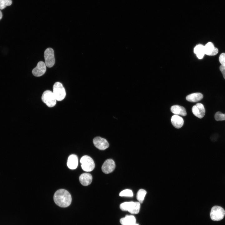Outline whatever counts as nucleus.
<instances>
[{
    "mask_svg": "<svg viewBox=\"0 0 225 225\" xmlns=\"http://www.w3.org/2000/svg\"><path fill=\"white\" fill-rule=\"evenodd\" d=\"M214 117L217 121L225 120V114L222 113L220 112H218L215 114Z\"/></svg>",
    "mask_w": 225,
    "mask_h": 225,
    "instance_id": "obj_23",
    "label": "nucleus"
},
{
    "mask_svg": "<svg viewBox=\"0 0 225 225\" xmlns=\"http://www.w3.org/2000/svg\"><path fill=\"white\" fill-rule=\"evenodd\" d=\"M171 121L172 125L177 128H179L183 125V119L178 115H175L171 118Z\"/></svg>",
    "mask_w": 225,
    "mask_h": 225,
    "instance_id": "obj_14",
    "label": "nucleus"
},
{
    "mask_svg": "<svg viewBox=\"0 0 225 225\" xmlns=\"http://www.w3.org/2000/svg\"><path fill=\"white\" fill-rule=\"evenodd\" d=\"M205 54L208 56H214L218 52V49L215 47L211 42H209L204 46Z\"/></svg>",
    "mask_w": 225,
    "mask_h": 225,
    "instance_id": "obj_11",
    "label": "nucleus"
},
{
    "mask_svg": "<svg viewBox=\"0 0 225 225\" xmlns=\"http://www.w3.org/2000/svg\"><path fill=\"white\" fill-rule=\"evenodd\" d=\"M203 98V95L199 92H196L190 94L186 97V99L192 102H198L202 100Z\"/></svg>",
    "mask_w": 225,
    "mask_h": 225,
    "instance_id": "obj_17",
    "label": "nucleus"
},
{
    "mask_svg": "<svg viewBox=\"0 0 225 225\" xmlns=\"http://www.w3.org/2000/svg\"><path fill=\"white\" fill-rule=\"evenodd\" d=\"M225 211L222 207L215 206L211 209L210 216L211 219L214 221H219L224 218Z\"/></svg>",
    "mask_w": 225,
    "mask_h": 225,
    "instance_id": "obj_4",
    "label": "nucleus"
},
{
    "mask_svg": "<svg viewBox=\"0 0 225 225\" xmlns=\"http://www.w3.org/2000/svg\"><path fill=\"white\" fill-rule=\"evenodd\" d=\"M121 197H132L133 193L132 191L130 189H125L121 191L119 193Z\"/></svg>",
    "mask_w": 225,
    "mask_h": 225,
    "instance_id": "obj_21",
    "label": "nucleus"
},
{
    "mask_svg": "<svg viewBox=\"0 0 225 225\" xmlns=\"http://www.w3.org/2000/svg\"><path fill=\"white\" fill-rule=\"evenodd\" d=\"M92 175L88 173H84L80 175L79 180L83 186H87L89 185L92 181Z\"/></svg>",
    "mask_w": 225,
    "mask_h": 225,
    "instance_id": "obj_13",
    "label": "nucleus"
},
{
    "mask_svg": "<svg viewBox=\"0 0 225 225\" xmlns=\"http://www.w3.org/2000/svg\"><path fill=\"white\" fill-rule=\"evenodd\" d=\"M2 12L0 10V20H1L2 18Z\"/></svg>",
    "mask_w": 225,
    "mask_h": 225,
    "instance_id": "obj_27",
    "label": "nucleus"
},
{
    "mask_svg": "<svg viewBox=\"0 0 225 225\" xmlns=\"http://www.w3.org/2000/svg\"><path fill=\"white\" fill-rule=\"evenodd\" d=\"M133 225H138V224H136V223L135 224H133Z\"/></svg>",
    "mask_w": 225,
    "mask_h": 225,
    "instance_id": "obj_28",
    "label": "nucleus"
},
{
    "mask_svg": "<svg viewBox=\"0 0 225 225\" xmlns=\"http://www.w3.org/2000/svg\"><path fill=\"white\" fill-rule=\"evenodd\" d=\"M115 168L114 161L112 159H109L103 163L102 167V170L104 173L108 174L113 171Z\"/></svg>",
    "mask_w": 225,
    "mask_h": 225,
    "instance_id": "obj_8",
    "label": "nucleus"
},
{
    "mask_svg": "<svg viewBox=\"0 0 225 225\" xmlns=\"http://www.w3.org/2000/svg\"><path fill=\"white\" fill-rule=\"evenodd\" d=\"M41 99L42 102L49 107H52L56 103L57 100L53 93L50 90L45 91L42 94Z\"/></svg>",
    "mask_w": 225,
    "mask_h": 225,
    "instance_id": "obj_5",
    "label": "nucleus"
},
{
    "mask_svg": "<svg viewBox=\"0 0 225 225\" xmlns=\"http://www.w3.org/2000/svg\"><path fill=\"white\" fill-rule=\"evenodd\" d=\"M146 193V190L142 189L139 190L138 192L136 198L140 203L142 202Z\"/></svg>",
    "mask_w": 225,
    "mask_h": 225,
    "instance_id": "obj_20",
    "label": "nucleus"
},
{
    "mask_svg": "<svg viewBox=\"0 0 225 225\" xmlns=\"http://www.w3.org/2000/svg\"><path fill=\"white\" fill-rule=\"evenodd\" d=\"M80 162L82 169L85 171H92L95 168L94 161L88 156L84 155L82 156L80 160Z\"/></svg>",
    "mask_w": 225,
    "mask_h": 225,
    "instance_id": "obj_2",
    "label": "nucleus"
},
{
    "mask_svg": "<svg viewBox=\"0 0 225 225\" xmlns=\"http://www.w3.org/2000/svg\"><path fill=\"white\" fill-rule=\"evenodd\" d=\"M122 225H133L136 223V219L132 215H127L121 218L120 220Z\"/></svg>",
    "mask_w": 225,
    "mask_h": 225,
    "instance_id": "obj_16",
    "label": "nucleus"
},
{
    "mask_svg": "<svg viewBox=\"0 0 225 225\" xmlns=\"http://www.w3.org/2000/svg\"><path fill=\"white\" fill-rule=\"evenodd\" d=\"M194 52L198 58L202 59L205 54L204 46L202 44L197 45L194 48Z\"/></svg>",
    "mask_w": 225,
    "mask_h": 225,
    "instance_id": "obj_18",
    "label": "nucleus"
},
{
    "mask_svg": "<svg viewBox=\"0 0 225 225\" xmlns=\"http://www.w3.org/2000/svg\"><path fill=\"white\" fill-rule=\"evenodd\" d=\"M53 94L57 100H62L66 96V91L62 84L59 82H56L53 87Z\"/></svg>",
    "mask_w": 225,
    "mask_h": 225,
    "instance_id": "obj_3",
    "label": "nucleus"
},
{
    "mask_svg": "<svg viewBox=\"0 0 225 225\" xmlns=\"http://www.w3.org/2000/svg\"><path fill=\"white\" fill-rule=\"evenodd\" d=\"M44 57L46 66L48 68L52 67L55 62L53 49L51 48L46 49L44 52Z\"/></svg>",
    "mask_w": 225,
    "mask_h": 225,
    "instance_id": "obj_6",
    "label": "nucleus"
},
{
    "mask_svg": "<svg viewBox=\"0 0 225 225\" xmlns=\"http://www.w3.org/2000/svg\"><path fill=\"white\" fill-rule=\"evenodd\" d=\"M140 208V204L139 202H132L128 211L132 214H137L139 212Z\"/></svg>",
    "mask_w": 225,
    "mask_h": 225,
    "instance_id": "obj_19",
    "label": "nucleus"
},
{
    "mask_svg": "<svg viewBox=\"0 0 225 225\" xmlns=\"http://www.w3.org/2000/svg\"><path fill=\"white\" fill-rule=\"evenodd\" d=\"M46 65L42 61L39 62L37 66L32 70V74L36 77H40L43 75L46 72Z\"/></svg>",
    "mask_w": 225,
    "mask_h": 225,
    "instance_id": "obj_10",
    "label": "nucleus"
},
{
    "mask_svg": "<svg viewBox=\"0 0 225 225\" xmlns=\"http://www.w3.org/2000/svg\"><path fill=\"white\" fill-rule=\"evenodd\" d=\"M93 142L95 146L100 150H104L109 146V144L107 140L99 137L95 138Z\"/></svg>",
    "mask_w": 225,
    "mask_h": 225,
    "instance_id": "obj_7",
    "label": "nucleus"
},
{
    "mask_svg": "<svg viewBox=\"0 0 225 225\" xmlns=\"http://www.w3.org/2000/svg\"><path fill=\"white\" fill-rule=\"evenodd\" d=\"M12 3V0H0V9L2 10Z\"/></svg>",
    "mask_w": 225,
    "mask_h": 225,
    "instance_id": "obj_22",
    "label": "nucleus"
},
{
    "mask_svg": "<svg viewBox=\"0 0 225 225\" xmlns=\"http://www.w3.org/2000/svg\"><path fill=\"white\" fill-rule=\"evenodd\" d=\"M219 60L221 65L225 66V53H222L220 55Z\"/></svg>",
    "mask_w": 225,
    "mask_h": 225,
    "instance_id": "obj_25",
    "label": "nucleus"
},
{
    "mask_svg": "<svg viewBox=\"0 0 225 225\" xmlns=\"http://www.w3.org/2000/svg\"><path fill=\"white\" fill-rule=\"evenodd\" d=\"M53 199L57 205L63 208L69 206L72 202L70 194L68 191L64 189L57 190L54 194Z\"/></svg>",
    "mask_w": 225,
    "mask_h": 225,
    "instance_id": "obj_1",
    "label": "nucleus"
},
{
    "mask_svg": "<svg viewBox=\"0 0 225 225\" xmlns=\"http://www.w3.org/2000/svg\"><path fill=\"white\" fill-rule=\"evenodd\" d=\"M192 111L195 116L200 118H202L204 116L205 113L203 105L200 103H197L192 107Z\"/></svg>",
    "mask_w": 225,
    "mask_h": 225,
    "instance_id": "obj_9",
    "label": "nucleus"
},
{
    "mask_svg": "<svg viewBox=\"0 0 225 225\" xmlns=\"http://www.w3.org/2000/svg\"><path fill=\"white\" fill-rule=\"evenodd\" d=\"M132 202H125L121 203L120 205V209L124 211H128L129 209Z\"/></svg>",
    "mask_w": 225,
    "mask_h": 225,
    "instance_id": "obj_24",
    "label": "nucleus"
},
{
    "mask_svg": "<svg viewBox=\"0 0 225 225\" xmlns=\"http://www.w3.org/2000/svg\"><path fill=\"white\" fill-rule=\"evenodd\" d=\"M219 69L225 79V66L221 65Z\"/></svg>",
    "mask_w": 225,
    "mask_h": 225,
    "instance_id": "obj_26",
    "label": "nucleus"
},
{
    "mask_svg": "<svg viewBox=\"0 0 225 225\" xmlns=\"http://www.w3.org/2000/svg\"><path fill=\"white\" fill-rule=\"evenodd\" d=\"M172 112L176 115H181L183 116L187 115V112L185 108L178 105L172 106L170 108Z\"/></svg>",
    "mask_w": 225,
    "mask_h": 225,
    "instance_id": "obj_15",
    "label": "nucleus"
},
{
    "mask_svg": "<svg viewBox=\"0 0 225 225\" xmlns=\"http://www.w3.org/2000/svg\"><path fill=\"white\" fill-rule=\"evenodd\" d=\"M78 159L77 156L75 154H71L68 157L67 166L71 169H75L78 167Z\"/></svg>",
    "mask_w": 225,
    "mask_h": 225,
    "instance_id": "obj_12",
    "label": "nucleus"
}]
</instances>
